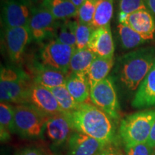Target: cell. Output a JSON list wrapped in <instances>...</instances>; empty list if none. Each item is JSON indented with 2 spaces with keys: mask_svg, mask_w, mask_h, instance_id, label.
<instances>
[{
  "mask_svg": "<svg viewBox=\"0 0 155 155\" xmlns=\"http://www.w3.org/2000/svg\"><path fill=\"white\" fill-rule=\"evenodd\" d=\"M65 114L75 131L90 136L105 145L113 143L115 127L111 118L101 108L83 103L76 110Z\"/></svg>",
  "mask_w": 155,
  "mask_h": 155,
  "instance_id": "1",
  "label": "cell"
},
{
  "mask_svg": "<svg viewBox=\"0 0 155 155\" xmlns=\"http://www.w3.org/2000/svg\"><path fill=\"white\" fill-rule=\"evenodd\" d=\"M154 65V48H141L121 56L116 65V73L122 86L129 91H134Z\"/></svg>",
  "mask_w": 155,
  "mask_h": 155,
  "instance_id": "2",
  "label": "cell"
},
{
  "mask_svg": "<svg viewBox=\"0 0 155 155\" xmlns=\"http://www.w3.org/2000/svg\"><path fill=\"white\" fill-rule=\"evenodd\" d=\"M20 70L3 67L0 74V99L1 102L26 104L29 91L33 81Z\"/></svg>",
  "mask_w": 155,
  "mask_h": 155,
  "instance_id": "3",
  "label": "cell"
},
{
  "mask_svg": "<svg viewBox=\"0 0 155 155\" xmlns=\"http://www.w3.org/2000/svg\"><path fill=\"white\" fill-rule=\"evenodd\" d=\"M154 122V109L136 112L122 119L119 135L125 147L147 142Z\"/></svg>",
  "mask_w": 155,
  "mask_h": 155,
  "instance_id": "4",
  "label": "cell"
},
{
  "mask_svg": "<svg viewBox=\"0 0 155 155\" xmlns=\"http://www.w3.org/2000/svg\"><path fill=\"white\" fill-rule=\"evenodd\" d=\"M15 133L28 139L41 138L50 117L27 104L14 106Z\"/></svg>",
  "mask_w": 155,
  "mask_h": 155,
  "instance_id": "5",
  "label": "cell"
},
{
  "mask_svg": "<svg viewBox=\"0 0 155 155\" xmlns=\"http://www.w3.org/2000/svg\"><path fill=\"white\" fill-rule=\"evenodd\" d=\"M90 98L93 104L98 107L112 119L119 118V104L114 83L111 78L90 87Z\"/></svg>",
  "mask_w": 155,
  "mask_h": 155,
  "instance_id": "6",
  "label": "cell"
},
{
  "mask_svg": "<svg viewBox=\"0 0 155 155\" xmlns=\"http://www.w3.org/2000/svg\"><path fill=\"white\" fill-rule=\"evenodd\" d=\"M76 48L67 45L56 40H53L45 45L40 50L38 62L45 67L69 73L71 57Z\"/></svg>",
  "mask_w": 155,
  "mask_h": 155,
  "instance_id": "7",
  "label": "cell"
},
{
  "mask_svg": "<svg viewBox=\"0 0 155 155\" xmlns=\"http://www.w3.org/2000/svg\"><path fill=\"white\" fill-rule=\"evenodd\" d=\"M32 9L28 0H3L2 19L5 29L28 27Z\"/></svg>",
  "mask_w": 155,
  "mask_h": 155,
  "instance_id": "8",
  "label": "cell"
},
{
  "mask_svg": "<svg viewBox=\"0 0 155 155\" xmlns=\"http://www.w3.org/2000/svg\"><path fill=\"white\" fill-rule=\"evenodd\" d=\"M26 104L48 117L64 113L53 93L48 88L34 82L29 91Z\"/></svg>",
  "mask_w": 155,
  "mask_h": 155,
  "instance_id": "9",
  "label": "cell"
},
{
  "mask_svg": "<svg viewBox=\"0 0 155 155\" xmlns=\"http://www.w3.org/2000/svg\"><path fill=\"white\" fill-rule=\"evenodd\" d=\"M57 21L41 5L33 7L28 26L32 38L39 42L54 35L58 25Z\"/></svg>",
  "mask_w": 155,
  "mask_h": 155,
  "instance_id": "10",
  "label": "cell"
},
{
  "mask_svg": "<svg viewBox=\"0 0 155 155\" xmlns=\"http://www.w3.org/2000/svg\"><path fill=\"white\" fill-rule=\"evenodd\" d=\"M31 39H32V35L28 27L5 29L4 42L10 60L13 62H19Z\"/></svg>",
  "mask_w": 155,
  "mask_h": 155,
  "instance_id": "11",
  "label": "cell"
},
{
  "mask_svg": "<svg viewBox=\"0 0 155 155\" xmlns=\"http://www.w3.org/2000/svg\"><path fill=\"white\" fill-rule=\"evenodd\" d=\"M119 23H124L137 32L146 41L152 40L155 35V19L147 9H139L131 14L119 15Z\"/></svg>",
  "mask_w": 155,
  "mask_h": 155,
  "instance_id": "12",
  "label": "cell"
},
{
  "mask_svg": "<svg viewBox=\"0 0 155 155\" xmlns=\"http://www.w3.org/2000/svg\"><path fill=\"white\" fill-rule=\"evenodd\" d=\"M45 131L54 147H61L68 141L75 131L64 112L50 117L46 123Z\"/></svg>",
  "mask_w": 155,
  "mask_h": 155,
  "instance_id": "13",
  "label": "cell"
},
{
  "mask_svg": "<svg viewBox=\"0 0 155 155\" xmlns=\"http://www.w3.org/2000/svg\"><path fill=\"white\" fill-rule=\"evenodd\" d=\"M88 48L96 57L114 58L115 46L110 25L94 29Z\"/></svg>",
  "mask_w": 155,
  "mask_h": 155,
  "instance_id": "14",
  "label": "cell"
},
{
  "mask_svg": "<svg viewBox=\"0 0 155 155\" xmlns=\"http://www.w3.org/2000/svg\"><path fill=\"white\" fill-rule=\"evenodd\" d=\"M69 155H96L106 146L85 134L74 131L68 141Z\"/></svg>",
  "mask_w": 155,
  "mask_h": 155,
  "instance_id": "15",
  "label": "cell"
},
{
  "mask_svg": "<svg viewBox=\"0 0 155 155\" xmlns=\"http://www.w3.org/2000/svg\"><path fill=\"white\" fill-rule=\"evenodd\" d=\"M131 106L136 108L155 106V65L137 90Z\"/></svg>",
  "mask_w": 155,
  "mask_h": 155,
  "instance_id": "16",
  "label": "cell"
},
{
  "mask_svg": "<svg viewBox=\"0 0 155 155\" xmlns=\"http://www.w3.org/2000/svg\"><path fill=\"white\" fill-rule=\"evenodd\" d=\"M68 74L61 71L45 67L38 63L34 67L32 81L50 89L64 86Z\"/></svg>",
  "mask_w": 155,
  "mask_h": 155,
  "instance_id": "17",
  "label": "cell"
},
{
  "mask_svg": "<svg viewBox=\"0 0 155 155\" xmlns=\"http://www.w3.org/2000/svg\"><path fill=\"white\" fill-rule=\"evenodd\" d=\"M65 86L71 96L79 104L86 103L90 98V85L86 76L70 73Z\"/></svg>",
  "mask_w": 155,
  "mask_h": 155,
  "instance_id": "18",
  "label": "cell"
},
{
  "mask_svg": "<svg viewBox=\"0 0 155 155\" xmlns=\"http://www.w3.org/2000/svg\"><path fill=\"white\" fill-rule=\"evenodd\" d=\"M96 55L88 48L75 49L71 57L69 65L71 73L86 76Z\"/></svg>",
  "mask_w": 155,
  "mask_h": 155,
  "instance_id": "19",
  "label": "cell"
},
{
  "mask_svg": "<svg viewBox=\"0 0 155 155\" xmlns=\"http://www.w3.org/2000/svg\"><path fill=\"white\" fill-rule=\"evenodd\" d=\"M41 5L58 21L68 20L77 17L78 8L68 0H44Z\"/></svg>",
  "mask_w": 155,
  "mask_h": 155,
  "instance_id": "20",
  "label": "cell"
},
{
  "mask_svg": "<svg viewBox=\"0 0 155 155\" xmlns=\"http://www.w3.org/2000/svg\"><path fill=\"white\" fill-rule=\"evenodd\" d=\"M114 58L96 57L93 62L86 78L90 87L105 80L114 66Z\"/></svg>",
  "mask_w": 155,
  "mask_h": 155,
  "instance_id": "21",
  "label": "cell"
},
{
  "mask_svg": "<svg viewBox=\"0 0 155 155\" xmlns=\"http://www.w3.org/2000/svg\"><path fill=\"white\" fill-rule=\"evenodd\" d=\"M15 133L14 106L1 102L0 104V139L2 142L9 141L12 134Z\"/></svg>",
  "mask_w": 155,
  "mask_h": 155,
  "instance_id": "22",
  "label": "cell"
},
{
  "mask_svg": "<svg viewBox=\"0 0 155 155\" xmlns=\"http://www.w3.org/2000/svg\"><path fill=\"white\" fill-rule=\"evenodd\" d=\"M114 13V0H97L91 26L94 29L110 25Z\"/></svg>",
  "mask_w": 155,
  "mask_h": 155,
  "instance_id": "23",
  "label": "cell"
},
{
  "mask_svg": "<svg viewBox=\"0 0 155 155\" xmlns=\"http://www.w3.org/2000/svg\"><path fill=\"white\" fill-rule=\"evenodd\" d=\"M117 29L121 45L124 49H134L146 42L140 35L124 23H119Z\"/></svg>",
  "mask_w": 155,
  "mask_h": 155,
  "instance_id": "24",
  "label": "cell"
},
{
  "mask_svg": "<svg viewBox=\"0 0 155 155\" xmlns=\"http://www.w3.org/2000/svg\"><path fill=\"white\" fill-rule=\"evenodd\" d=\"M78 22L64 20L61 23H58L54 35L55 40L62 43L76 48L75 28Z\"/></svg>",
  "mask_w": 155,
  "mask_h": 155,
  "instance_id": "25",
  "label": "cell"
},
{
  "mask_svg": "<svg viewBox=\"0 0 155 155\" xmlns=\"http://www.w3.org/2000/svg\"><path fill=\"white\" fill-rule=\"evenodd\" d=\"M55 99L64 112H71L76 110L81 104L78 103L71 96L65 85L50 88Z\"/></svg>",
  "mask_w": 155,
  "mask_h": 155,
  "instance_id": "26",
  "label": "cell"
},
{
  "mask_svg": "<svg viewBox=\"0 0 155 155\" xmlns=\"http://www.w3.org/2000/svg\"><path fill=\"white\" fill-rule=\"evenodd\" d=\"M94 28L91 25L83 24L78 22L75 28V39L77 49H83L88 48L91 37Z\"/></svg>",
  "mask_w": 155,
  "mask_h": 155,
  "instance_id": "27",
  "label": "cell"
},
{
  "mask_svg": "<svg viewBox=\"0 0 155 155\" xmlns=\"http://www.w3.org/2000/svg\"><path fill=\"white\" fill-rule=\"evenodd\" d=\"M97 0H86L78 9V22L91 25L96 7Z\"/></svg>",
  "mask_w": 155,
  "mask_h": 155,
  "instance_id": "28",
  "label": "cell"
},
{
  "mask_svg": "<svg viewBox=\"0 0 155 155\" xmlns=\"http://www.w3.org/2000/svg\"><path fill=\"white\" fill-rule=\"evenodd\" d=\"M119 15H127L139 9H147L144 0H119Z\"/></svg>",
  "mask_w": 155,
  "mask_h": 155,
  "instance_id": "29",
  "label": "cell"
},
{
  "mask_svg": "<svg viewBox=\"0 0 155 155\" xmlns=\"http://www.w3.org/2000/svg\"><path fill=\"white\" fill-rule=\"evenodd\" d=\"M125 152L127 155H153L154 149L146 142L132 147H125Z\"/></svg>",
  "mask_w": 155,
  "mask_h": 155,
  "instance_id": "30",
  "label": "cell"
},
{
  "mask_svg": "<svg viewBox=\"0 0 155 155\" xmlns=\"http://www.w3.org/2000/svg\"><path fill=\"white\" fill-rule=\"evenodd\" d=\"M96 155H123L121 151L112 144L106 145Z\"/></svg>",
  "mask_w": 155,
  "mask_h": 155,
  "instance_id": "31",
  "label": "cell"
},
{
  "mask_svg": "<svg viewBox=\"0 0 155 155\" xmlns=\"http://www.w3.org/2000/svg\"><path fill=\"white\" fill-rule=\"evenodd\" d=\"M15 155H45L40 149L35 147H25L19 150Z\"/></svg>",
  "mask_w": 155,
  "mask_h": 155,
  "instance_id": "32",
  "label": "cell"
},
{
  "mask_svg": "<svg viewBox=\"0 0 155 155\" xmlns=\"http://www.w3.org/2000/svg\"><path fill=\"white\" fill-rule=\"evenodd\" d=\"M147 144L152 147V149L155 148V122L153 125L152 130H151V133L149 137L148 141H147Z\"/></svg>",
  "mask_w": 155,
  "mask_h": 155,
  "instance_id": "33",
  "label": "cell"
},
{
  "mask_svg": "<svg viewBox=\"0 0 155 155\" xmlns=\"http://www.w3.org/2000/svg\"><path fill=\"white\" fill-rule=\"evenodd\" d=\"M147 9L155 17V0H144Z\"/></svg>",
  "mask_w": 155,
  "mask_h": 155,
  "instance_id": "34",
  "label": "cell"
},
{
  "mask_svg": "<svg viewBox=\"0 0 155 155\" xmlns=\"http://www.w3.org/2000/svg\"><path fill=\"white\" fill-rule=\"evenodd\" d=\"M68 1L71 2L73 5L75 6V7L78 9L79 7L86 1V0H68Z\"/></svg>",
  "mask_w": 155,
  "mask_h": 155,
  "instance_id": "35",
  "label": "cell"
},
{
  "mask_svg": "<svg viewBox=\"0 0 155 155\" xmlns=\"http://www.w3.org/2000/svg\"><path fill=\"white\" fill-rule=\"evenodd\" d=\"M32 1H34V2H43L44 0H32Z\"/></svg>",
  "mask_w": 155,
  "mask_h": 155,
  "instance_id": "36",
  "label": "cell"
},
{
  "mask_svg": "<svg viewBox=\"0 0 155 155\" xmlns=\"http://www.w3.org/2000/svg\"><path fill=\"white\" fill-rule=\"evenodd\" d=\"M154 155H155V148L154 149Z\"/></svg>",
  "mask_w": 155,
  "mask_h": 155,
  "instance_id": "37",
  "label": "cell"
}]
</instances>
